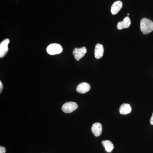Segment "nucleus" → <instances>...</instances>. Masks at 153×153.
Listing matches in <instances>:
<instances>
[{
    "mask_svg": "<svg viewBox=\"0 0 153 153\" xmlns=\"http://www.w3.org/2000/svg\"><path fill=\"white\" fill-rule=\"evenodd\" d=\"M131 107L129 104L124 103L120 106L119 109L120 113L122 115H126L130 113L131 111Z\"/></svg>",
    "mask_w": 153,
    "mask_h": 153,
    "instance_id": "obj_11",
    "label": "nucleus"
},
{
    "mask_svg": "<svg viewBox=\"0 0 153 153\" xmlns=\"http://www.w3.org/2000/svg\"><path fill=\"white\" fill-rule=\"evenodd\" d=\"M91 88L90 85L86 82H81L77 85L76 90L78 93L85 94L87 93Z\"/></svg>",
    "mask_w": 153,
    "mask_h": 153,
    "instance_id": "obj_6",
    "label": "nucleus"
},
{
    "mask_svg": "<svg viewBox=\"0 0 153 153\" xmlns=\"http://www.w3.org/2000/svg\"><path fill=\"white\" fill-rule=\"evenodd\" d=\"M3 88V85L2 82L0 81V93H1Z\"/></svg>",
    "mask_w": 153,
    "mask_h": 153,
    "instance_id": "obj_14",
    "label": "nucleus"
},
{
    "mask_svg": "<svg viewBox=\"0 0 153 153\" xmlns=\"http://www.w3.org/2000/svg\"><path fill=\"white\" fill-rule=\"evenodd\" d=\"M6 153V149L4 147L0 146V153Z\"/></svg>",
    "mask_w": 153,
    "mask_h": 153,
    "instance_id": "obj_13",
    "label": "nucleus"
},
{
    "mask_svg": "<svg viewBox=\"0 0 153 153\" xmlns=\"http://www.w3.org/2000/svg\"><path fill=\"white\" fill-rule=\"evenodd\" d=\"M131 25V22L129 17H126L124 19L122 22H120L118 23L117 28L118 30H121L123 29L128 28Z\"/></svg>",
    "mask_w": 153,
    "mask_h": 153,
    "instance_id": "obj_7",
    "label": "nucleus"
},
{
    "mask_svg": "<svg viewBox=\"0 0 153 153\" xmlns=\"http://www.w3.org/2000/svg\"><path fill=\"white\" fill-rule=\"evenodd\" d=\"M10 41L9 39L7 38L2 41L0 44V57L2 58L8 52V44Z\"/></svg>",
    "mask_w": 153,
    "mask_h": 153,
    "instance_id": "obj_5",
    "label": "nucleus"
},
{
    "mask_svg": "<svg viewBox=\"0 0 153 153\" xmlns=\"http://www.w3.org/2000/svg\"><path fill=\"white\" fill-rule=\"evenodd\" d=\"M127 15H128V16H129V14H128Z\"/></svg>",
    "mask_w": 153,
    "mask_h": 153,
    "instance_id": "obj_16",
    "label": "nucleus"
},
{
    "mask_svg": "<svg viewBox=\"0 0 153 153\" xmlns=\"http://www.w3.org/2000/svg\"><path fill=\"white\" fill-rule=\"evenodd\" d=\"M150 123L151 125H153V113L152 115V117L151 118Z\"/></svg>",
    "mask_w": 153,
    "mask_h": 153,
    "instance_id": "obj_15",
    "label": "nucleus"
},
{
    "mask_svg": "<svg viewBox=\"0 0 153 153\" xmlns=\"http://www.w3.org/2000/svg\"><path fill=\"white\" fill-rule=\"evenodd\" d=\"M63 49L60 44L54 43L50 44L47 47V51L50 55H55L60 54L63 52Z\"/></svg>",
    "mask_w": 153,
    "mask_h": 153,
    "instance_id": "obj_2",
    "label": "nucleus"
},
{
    "mask_svg": "<svg viewBox=\"0 0 153 153\" xmlns=\"http://www.w3.org/2000/svg\"><path fill=\"white\" fill-rule=\"evenodd\" d=\"M78 108V105L75 102H68L64 103L62 107V111L65 113H71Z\"/></svg>",
    "mask_w": 153,
    "mask_h": 153,
    "instance_id": "obj_3",
    "label": "nucleus"
},
{
    "mask_svg": "<svg viewBox=\"0 0 153 153\" xmlns=\"http://www.w3.org/2000/svg\"><path fill=\"white\" fill-rule=\"evenodd\" d=\"M123 7V3L120 1H117L113 4L111 7V13L112 15H116L120 10Z\"/></svg>",
    "mask_w": 153,
    "mask_h": 153,
    "instance_id": "obj_10",
    "label": "nucleus"
},
{
    "mask_svg": "<svg viewBox=\"0 0 153 153\" xmlns=\"http://www.w3.org/2000/svg\"><path fill=\"white\" fill-rule=\"evenodd\" d=\"M104 49L103 45L97 44L95 46L94 56L96 59H100L103 56Z\"/></svg>",
    "mask_w": 153,
    "mask_h": 153,
    "instance_id": "obj_9",
    "label": "nucleus"
},
{
    "mask_svg": "<svg viewBox=\"0 0 153 153\" xmlns=\"http://www.w3.org/2000/svg\"><path fill=\"white\" fill-rule=\"evenodd\" d=\"M102 144L103 145L105 150L108 152H112L113 149L114 148V146L110 141L108 140L102 141Z\"/></svg>",
    "mask_w": 153,
    "mask_h": 153,
    "instance_id": "obj_12",
    "label": "nucleus"
},
{
    "mask_svg": "<svg viewBox=\"0 0 153 153\" xmlns=\"http://www.w3.org/2000/svg\"><path fill=\"white\" fill-rule=\"evenodd\" d=\"M91 131L95 137H99L102 133V126L99 123H96L91 127Z\"/></svg>",
    "mask_w": 153,
    "mask_h": 153,
    "instance_id": "obj_8",
    "label": "nucleus"
},
{
    "mask_svg": "<svg viewBox=\"0 0 153 153\" xmlns=\"http://www.w3.org/2000/svg\"><path fill=\"white\" fill-rule=\"evenodd\" d=\"M140 30L143 34L147 35L153 31V22L149 19L143 18L140 21Z\"/></svg>",
    "mask_w": 153,
    "mask_h": 153,
    "instance_id": "obj_1",
    "label": "nucleus"
},
{
    "mask_svg": "<svg viewBox=\"0 0 153 153\" xmlns=\"http://www.w3.org/2000/svg\"><path fill=\"white\" fill-rule=\"evenodd\" d=\"M87 52V49L85 47L75 48L73 50V55H74L75 59L77 61H79L80 59L85 56Z\"/></svg>",
    "mask_w": 153,
    "mask_h": 153,
    "instance_id": "obj_4",
    "label": "nucleus"
}]
</instances>
